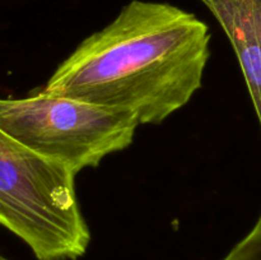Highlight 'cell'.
Instances as JSON below:
<instances>
[{"instance_id": "obj_1", "label": "cell", "mask_w": 261, "mask_h": 260, "mask_svg": "<svg viewBox=\"0 0 261 260\" xmlns=\"http://www.w3.org/2000/svg\"><path fill=\"white\" fill-rule=\"evenodd\" d=\"M209 27L167 3L132 0L110 24L82 41L42 91L158 125L203 86Z\"/></svg>"}, {"instance_id": "obj_2", "label": "cell", "mask_w": 261, "mask_h": 260, "mask_svg": "<svg viewBox=\"0 0 261 260\" xmlns=\"http://www.w3.org/2000/svg\"><path fill=\"white\" fill-rule=\"evenodd\" d=\"M0 224L38 260H76L91 232L75 193V173L0 130Z\"/></svg>"}, {"instance_id": "obj_3", "label": "cell", "mask_w": 261, "mask_h": 260, "mask_svg": "<svg viewBox=\"0 0 261 260\" xmlns=\"http://www.w3.org/2000/svg\"><path fill=\"white\" fill-rule=\"evenodd\" d=\"M138 126L126 112L42 89L23 98H0V130L75 175L126 149Z\"/></svg>"}, {"instance_id": "obj_4", "label": "cell", "mask_w": 261, "mask_h": 260, "mask_svg": "<svg viewBox=\"0 0 261 260\" xmlns=\"http://www.w3.org/2000/svg\"><path fill=\"white\" fill-rule=\"evenodd\" d=\"M200 2L232 43L261 126V0Z\"/></svg>"}, {"instance_id": "obj_5", "label": "cell", "mask_w": 261, "mask_h": 260, "mask_svg": "<svg viewBox=\"0 0 261 260\" xmlns=\"http://www.w3.org/2000/svg\"><path fill=\"white\" fill-rule=\"evenodd\" d=\"M223 260H261V214L254 228L224 256Z\"/></svg>"}, {"instance_id": "obj_6", "label": "cell", "mask_w": 261, "mask_h": 260, "mask_svg": "<svg viewBox=\"0 0 261 260\" xmlns=\"http://www.w3.org/2000/svg\"><path fill=\"white\" fill-rule=\"evenodd\" d=\"M0 260H8V259H7V257L3 256V255H0Z\"/></svg>"}]
</instances>
